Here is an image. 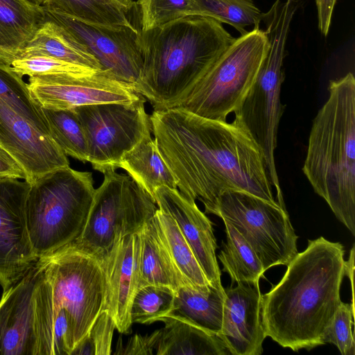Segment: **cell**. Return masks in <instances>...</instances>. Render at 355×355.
Here are the masks:
<instances>
[{
	"label": "cell",
	"instance_id": "cell-25",
	"mask_svg": "<svg viewBox=\"0 0 355 355\" xmlns=\"http://www.w3.org/2000/svg\"><path fill=\"white\" fill-rule=\"evenodd\" d=\"M34 331L35 355H71L74 349L73 325L69 313L63 308H53L35 293Z\"/></svg>",
	"mask_w": 355,
	"mask_h": 355
},
{
	"label": "cell",
	"instance_id": "cell-12",
	"mask_svg": "<svg viewBox=\"0 0 355 355\" xmlns=\"http://www.w3.org/2000/svg\"><path fill=\"white\" fill-rule=\"evenodd\" d=\"M44 11L47 19L61 26L95 57L102 70L137 92L143 68L139 30L134 26L94 24L56 11Z\"/></svg>",
	"mask_w": 355,
	"mask_h": 355
},
{
	"label": "cell",
	"instance_id": "cell-7",
	"mask_svg": "<svg viewBox=\"0 0 355 355\" xmlns=\"http://www.w3.org/2000/svg\"><path fill=\"white\" fill-rule=\"evenodd\" d=\"M268 49L267 35L259 26L235 38L175 107L204 118L227 121L239 109L254 83Z\"/></svg>",
	"mask_w": 355,
	"mask_h": 355
},
{
	"label": "cell",
	"instance_id": "cell-36",
	"mask_svg": "<svg viewBox=\"0 0 355 355\" xmlns=\"http://www.w3.org/2000/svg\"><path fill=\"white\" fill-rule=\"evenodd\" d=\"M354 315V307L341 302L322 334V344L335 345L343 355H354L355 343L352 332Z\"/></svg>",
	"mask_w": 355,
	"mask_h": 355
},
{
	"label": "cell",
	"instance_id": "cell-10",
	"mask_svg": "<svg viewBox=\"0 0 355 355\" xmlns=\"http://www.w3.org/2000/svg\"><path fill=\"white\" fill-rule=\"evenodd\" d=\"M146 99L129 103H105L74 109L83 125L88 147V162L103 174L116 171L123 156L151 135Z\"/></svg>",
	"mask_w": 355,
	"mask_h": 355
},
{
	"label": "cell",
	"instance_id": "cell-39",
	"mask_svg": "<svg viewBox=\"0 0 355 355\" xmlns=\"http://www.w3.org/2000/svg\"><path fill=\"white\" fill-rule=\"evenodd\" d=\"M26 180V173L20 164L0 146V178Z\"/></svg>",
	"mask_w": 355,
	"mask_h": 355
},
{
	"label": "cell",
	"instance_id": "cell-24",
	"mask_svg": "<svg viewBox=\"0 0 355 355\" xmlns=\"http://www.w3.org/2000/svg\"><path fill=\"white\" fill-rule=\"evenodd\" d=\"M47 56L94 70L101 66L87 49L56 22L46 17L19 58Z\"/></svg>",
	"mask_w": 355,
	"mask_h": 355
},
{
	"label": "cell",
	"instance_id": "cell-4",
	"mask_svg": "<svg viewBox=\"0 0 355 355\" xmlns=\"http://www.w3.org/2000/svg\"><path fill=\"white\" fill-rule=\"evenodd\" d=\"M313 119L302 171L313 191L355 235V78L331 80Z\"/></svg>",
	"mask_w": 355,
	"mask_h": 355
},
{
	"label": "cell",
	"instance_id": "cell-18",
	"mask_svg": "<svg viewBox=\"0 0 355 355\" xmlns=\"http://www.w3.org/2000/svg\"><path fill=\"white\" fill-rule=\"evenodd\" d=\"M259 281L237 284L225 289L221 331L230 354L260 355L266 338L261 324L262 294Z\"/></svg>",
	"mask_w": 355,
	"mask_h": 355
},
{
	"label": "cell",
	"instance_id": "cell-22",
	"mask_svg": "<svg viewBox=\"0 0 355 355\" xmlns=\"http://www.w3.org/2000/svg\"><path fill=\"white\" fill-rule=\"evenodd\" d=\"M225 288L211 284L186 285L175 293L173 309L167 316L178 318L218 335L221 331Z\"/></svg>",
	"mask_w": 355,
	"mask_h": 355
},
{
	"label": "cell",
	"instance_id": "cell-3",
	"mask_svg": "<svg viewBox=\"0 0 355 355\" xmlns=\"http://www.w3.org/2000/svg\"><path fill=\"white\" fill-rule=\"evenodd\" d=\"M139 31L143 68L137 92L153 110L177 107L235 39L217 20L196 15Z\"/></svg>",
	"mask_w": 355,
	"mask_h": 355
},
{
	"label": "cell",
	"instance_id": "cell-9",
	"mask_svg": "<svg viewBox=\"0 0 355 355\" xmlns=\"http://www.w3.org/2000/svg\"><path fill=\"white\" fill-rule=\"evenodd\" d=\"M215 215L243 236L265 272L277 265L288 266L298 253V236L286 208L245 192L230 191L219 197Z\"/></svg>",
	"mask_w": 355,
	"mask_h": 355
},
{
	"label": "cell",
	"instance_id": "cell-1",
	"mask_svg": "<svg viewBox=\"0 0 355 355\" xmlns=\"http://www.w3.org/2000/svg\"><path fill=\"white\" fill-rule=\"evenodd\" d=\"M150 118L154 140L179 191L200 200L205 213L215 215L219 197L230 191L279 205L261 150L237 114L227 122L173 107L153 110Z\"/></svg>",
	"mask_w": 355,
	"mask_h": 355
},
{
	"label": "cell",
	"instance_id": "cell-33",
	"mask_svg": "<svg viewBox=\"0 0 355 355\" xmlns=\"http://www.w3.org/2000/svg\"><path fill=\"white\" fill-rule=\"evenodd\" d=\"M175 292L162 286L148 285L137 291L130 309L132 324H150L170 314Z\"/></svg>",
	"mask_w": 355,
	"mask_h": 355
},
{
	"label": "cell",
	"instance_id": "cell-34",
	"mask_svg": "<svg viewBox=\"0 0 355 355\" xmlns=\"http://www.w3.org/2000/svg\"><path fill=\"white\" fill-rule=\"evenodd\" d=\"M140 30L154 29L188 15H198L196 0H138Z\"/></svg>",
	"mask_w": 355,
	"mask_h": 355
},
{
	"label": "cell",
	"instance_id": "cell-8",
	"mask_svg": "<svg viewBox=\"0 0 355 355\" xmlns=\"http://www.w3.org/2000/svg\"><path fill=\"white\" fill-rule=\"evenodd\" d=\"M154 198L130 175L109 171L95 189L85 227L71 243L98 258L108 252L116 241L137 233L155 214Z\"/></svg>",
	"mask_w": 355,
	"mask_h": 355
},
{
	"label": "cell",
	"instance_id": "cell-6",
	"mask_svg": "<svg viewBox=\"0 0 355 355\" xmlns=\"http://www.w3.org/2000/svg\"><path fill=\"white\" fill-rule=\"evenodd\" d=\"M35 266V293L53 308L69 313L76 347L103 311L105 282L101 264L94 256L69 244L40 258Z\"/></svg>",
	"mask_w": 355,
	"mask_h": 355
},
{
	"label": "cell",
	"instance_id": "cell-27",
	"mask_svg": "<svg viewBox=\"0 0 355 355\" xmlns=\"http://www.w3.org/2000/svg\"><path fill=\"white\" fill-rule=\"evenodd\" d=\"M223 222L227 242L218 254L223 270L229 274L232 284L259 281L265 272L261 261L236 229L227 221Z\"/></svg>",
	"mask_w": 355,
	"mask_h": 355
},
{
	"label": "cell",
	"instance_id": "cell-11",
	"mask_svg": "<svg viewBox=\"0 0 355 355\" xmlns=\"http://www.w3.org/2000/svg\"><path fill=\"white\" fill-rule=\"evenodd\" d=\"M285 44L279 40L270 42L269 49L258 76L243 99L237 114L259 145L277 202L285 205L275 166L279 121L285 105L280 99L285 74L283 69Z\"/></svg>",
	"mask_w": 355,
	"mask_h": 355
},
{
	"label": "cell",
	"instance_id": "cell-17",
	"mask_svg": "<svg viewBox=\"0 0 355 355\" xmlns=\"http://www.w3.org/2000/svg\"><path fill=\"white\" fill-rule=\"evenodd\" d=\"M153 198L158 209L170 215L177 223L209 283L223 288L211 221L198 208L195 200L187 198L177 189L157 187Z\"/></svg>",
	"mask_w": 355,
	"mask_h": 355
},
{
	"label": "cell",
	"instance_id": "cell-35",
	"mask_svg": "<svg viewBox=\"0 0 355 355\" xmlns=\"http://www.w3.org/2000/svg\"><path fill=\"white\" fill-rule=\"evenodd\" d=\"M19 76H81L97 70L47 56H30L15 60L10 65Z\"/></svg>",
	"mask_w": 355,
	"mask_h": 355
},
{
	"label": "cell",
	"instance_id": "cell-40",
	"mask_svg": "<svg viewBox=\"0 0 355 355\" xmlns=\"http://www.w3.org/2000/svg\"><path fill=\"white\" fill-rule=\"evenodd\" d=\"M336 1L337 0H315L318 27L324 36L328 35Z\"/></svg>",
	"mask_w": 355,
	"mask_h": 355
},
{
	"label": "cell",
	"instance_id": "cell-26",
	"mask_svg": "<svg viewBox=\"0 0 355 355\" xmlns=\"http://www.w3.org/2000/svg\"><path fill=\"white\" fill-rule=\"evenodd\" d=\"M119 168L124 169L153 198L157 187L178 188L175 177L151 135L146 136L123 156Z\"/></svg>",
	"mask_w": 355,
	"mask_h": 355
},
{
	"label": "cell",
	"instance_id": "cell-31",
	"mask_svg": "<svg viewBox=\"0 0 355 355\" xmlns=\"http://www.w3.org/2000/svg\"><path fill=\"white\" fill-rule=\"evenodd\" d=\"M42 109L51 136L64 153L80 162H88L85 134L74 109Z\"/></svg>",
	"mask_w": 355,
	"mask_h": 355
},
{
	"label": "cell",
	"instance_id": "cell-15",
	"mask_svg": "<svg viewBox=\"0 0 355 355\" xmlns=\"http://www.w3.org/2000/svg\"><path fill=\"white\" fill-rule=\"evenodd\" d=\"M0 146L22 167L33 183L40 176L69 166L53 138L0 101Z\"/></svg>",
	"mask_w": 355,
	"mask_h": 355
},
{
	"label": "cell",
	"instance_id": "cell-21",
	"mask_svg": "<svg viewBox=\"0 0 355 355\" xmlns=\"http://www.w3.org/2000/svg\"><path fill=\"white\" fill-rule=\"evenodd\" d=\"M42 6L27 0H0V62L11 65L45 21Z\"/></svg>",
	"mask_w": 355,
	"mask_h": 355
},
{
	"label": "cell",
	"instance_id": "cell-13",
	"mask_svg": "<svg viewBox=\"0 0 355 355\" xmlns=\"http://www.w3.org/2000/svg\"><path fill=\"white\" fill-rule=\"evenodd\" d=\"M28 80L32 97L43 108L75 109L105 103H129L144 97L110 71L102 69L81 76H32Z\"/></svg>",
	"mask_w": 355,
	"mask_h": 355
},
{
	"label": "cell",
	"instance_id": "cell-23",
	"mask_svg": "<svg viewBox=\"0 0 355 355\" xmlns=\"http://www.w3.org/2000/svg\"><path fill=\"white\" fill-rule=\"evenodd\" d=\"M155 349L157 355H227L223 339L193 324L171 316L160 320Z\"/></svg>",
	"mask_w": 355,
	"mask_h": 355
},
{
	"label": "cell",
	"instance_id": "cell-30",
	"mask_svg": "<svg viewBox=\"0 0 355 355\" xmlns=\"http://www.w3.org/2000/svg\"><path fill=\"white\" fill-rule=\"evenodd\" d=\"M155 216L171 257L185 280L193 286L210 284L175 221L158 208Z\"/></svg>",
	"mask_w": 355,
	"mask_h": 355
},
{
	"label": "cell",
	"instance_id": "cell-28",
	"mask_svg": "<svg viewBox=\"0 0 355 355\" xmlns=\"http://www.w3.org/2000/svg\"><path fill=\"white\" fill-rule=\"evenodd\" d=\"M45 10L94 24L132 26L125 8L115 0H44Z\"/></svg>",
	"mask_w": 355,
	"mask_h": 355
},
{
	"label": "cell",
	"instance_id": "cell-38",
	"mask_svg": "<svg viewBox=\"0 0 355 355\" xmlns=\"http://www.w3.org/2000/svg\"><path fill=\"white\" fill-rule=\"evenodd\" d=\"M158 338V329L150 334L141 336L136 334L131 337L125 345L122 343L118 345L114 354L125 355H153Z\"/></svg>",
	"mask_w": 355,
	"mask_h": 355
},
{
	"label": "cell",
	"instance_id": "cell-32",
	"mask_svg": "<svg viewBox=\"0 0 355 355\" xmlns=\"http://www.w3.org/2000/svg\"><path fill=\"white\" fill-rule=\"evenodd\" d=\"M198 15L227 24L241 35L249 26H259L262 12L252 0H196Z\"/></svg>",
	"mask_w": 355,
	"mask_h": 355
},
{
	"label": "cell",
	"instance_id": "cell-37",
	"mask_svg": "<svg viewBox=\"0 0 355 355\" xmlns=\"http://www.w3.org/2000/svg\"><path fill=\"white\" fill-rule=\"evenodd\" d=\"M115 323L109 313L103 311L87 334L74 347L71 355H110Z\"/></svg>",
	"mask_w": 355,
	"mask_h": 355
},
{
	"label": "cell",
	"instance_id": "cell-41",
	"mask_svg": "<svg viewBox=\"0 0 355 355\" xmlns=\"http://www.w3.org/2000/svg\"><path fill=\"white\" fill-rule=\"evenodd\" d=\"M115 1L128 10H129L133 6V4H134L132 0H115Z\"/></svg>",
	"mask_w": 355,
	"mask_h": 355
},
{
	"label": "cell",
	"instance_id": "cell-2",
	"mask_svg": "<svg viewBox=\"0 0 355 355\" xmlns=\"http://www.w3.org/2000/svg\"><path fill=\"white\" fill-rule=\"evenodd\" d=\"M345 250L320 236L288 263L280 280L262 295L261 318L266 337L294 352L323 345L322 334L341 303L347 274Z\"/></svg>",
	"mask_w": 355,
	"mask_h": 355
},
{
	"label": "cell",
	"instance_id": "cell-29",
	"mask_svg": "<svg viewBox=\"0 0 355 355\" xmlns=\"http://www.w3.org/2000/svg\"><path fill=\"white\" fill-rule=\"evenodd\" d=\"M0 101L26 119L44 134L51 136L42 106L32 97L21 76L10 65L0 62Z\"/></svg>",
	"mask_w": 355,
	"mask_h": 355
},
{
	"label": "cell",
	"instance_id": "cell-19",
	"mask_svg": "<svg viewBox=\"0 0 355 355\" xmlns=\"http://www.w3.org/2000/svg\"><path fill=\"white\" fill-rule=\"evenodd\" d=\"M36 266L3 291L0 300V355H35Z\"/></svg>",
	"mask_w": 355,
	"mask_h": 355
},
{
	"label": "cell",
	"instance_id": "cell-5",
	"mask_svg": "<svg viewBox=\"0 0 355 355\" xmlns=\"http://www.w3.org/2000/svg\"><path fill=\"white\" fill-rule=\"evenodd\" d=\"M94 191L92 173L70 166L50 171L31 184L26 218L38 259L71 244L80 236Z\"/></svg>",
	"mask_w": 355,
	"mask_h": 355
},
{
	"label": "cell",
	"instance_id": "cell-14",
	"mask_svg": "<svg viewBox=\"0 0 355 355\" xmlns=\"http://www.w3.org/2000/svg\"><path fill=\"white\" fill-rule=\"evenodd\" d=\"M31 184L0 178V284L3 291L22 278L38 258L32 247L26 218Z\"/></svg>",
	"mask_w": 355,
	"mask_h": 355
},
{
	"label": "cell",
	"instance_id": "cell-16",
	"mask_svg": "<svg viewBox=\"0 0 355 355\" xmlns=\"http://www.w3.org/2000/svg\"><path fill=\"white\" fill-rule=\"evenodd\" d=\"M103 268L105 292L103 311L114 320L121 334L130 331V309L139 288V239L137 233L119 239L112 249L97 258Z\"/></svg>",
	"mask_w": 355,
	"mask_h": 355
},
{
	"label": "cell",
	"instance_id": "cell-20",
	"mask_svg": "<svg viewBox=\"0 0 355 355\" xmlns=\"http://www.w3.org/2000/svg\"><path fill=\"white\" fill-rule=\"evenodd\" d=\"M137 235L139 288L148 285L162 286L176 293L181 286H191L174 263L155 215L143 225Z\"/></svg>",
	"mask_w": 355,
	"mask_h": 355
}]
</instances>
